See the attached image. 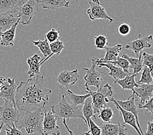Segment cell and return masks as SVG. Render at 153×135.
Returning <instances> with one entry per match:
<instances>
[{
  "label": "cell",
  "instance_id": "6da1fadb",
  "mask_svg": "<svg viewBox=\"0 0 153 135\" xmlns=\"http://www.w3.org/2000/svg\"><path fill=\"white\" fill-rule=\"evenodd\" d=\"M44 81V75H39L20 82L16 88L15 96L16 107L20 111H34L45 108L52 90L46 88Z\"/></svg>",
  "mask_w": 153,
  "mask_h": 135
},
{
  "label": "cell",
  "instance_id": "7a4b0ae2",
  "mask_svg": "<svg viewBox=\"0 0 153 135\" xmlns=\"http://www.w3.org/2000/svg\"><path fill=\"white\" fill-rule=\"evenodd\" d=\"M45 108L34 111H25L24 117L16 124L19 129L24 128L28 134L38 133L43 134L42 124Z\"/></svg>",
  "mask_w": 153,
  "mask_h": 135
},
{
  "label": "cell",
  "instance_id": "3957f363",
  "mask_svg": "<svg viewBox=\"0 0 153 135\" xmlns=\"http://www.w3.org/2000/svg\"><path fill=\"white\" fill-rule=\"evenodd\" d=\"M52 112L57 120L65 119L67 121L72 118H80L87 124L86 120L79 106L68 103L65 100V94H64L63 91L62 93L61 100L52 106Z\"/></svg>",
  "mask_w": 153,
  "mask_h": 135
},
{
  "label": "cell",
  "instance_id": "277c9868",
  "mask_svg": "<svg viewBox=\"0 0 153 135\" xmlns=\"http://www.w3.org/2000/svg\"><path fill=\"white\" fill-rule=\"evenodd\" d=\"M86 93H89L92 99L94 114H97L104 107H106L107 103L110 102L108 97H111L113 93L112 87L108 83H105L102 86H100L96 92L91 90L89 87H85Z\"/></svg>",
  "mask_w": 153,
  "mask_h": 135
},
{
  "label": "cell",
  "instance_id": "5b68a950",
  "mask_svg": "<svg viewBox=\"0 0 153 135\" xmlns=\"http://www.w3.org/2000/svg\"><path fill=\"white\" fill-rule=\"evenodd\" d=\"M4 100V104L0 105V133L5 124L7 125L16 124L21 117L20 111L17 108L16 105L12 101Z\"/></svg>",
  "mask_w": 153,
  "mask_h": 135
},
{
  "label": "cell",
  "instance_id": "8992f818",
  "mask_svg": "<svg viewBox=\"0 0 153 135\" xmlns=\"http://www.w3.org/2000/svg\"><path fill=\"white\" fill-rule=\"evenodd\" d=\"M39 0H28L22 5L20 7L17 13L19 18V23L25 25L30 24L34 15L39 13Z\"/></svg>",
  "mask_w": 153,
  "mask_h": 135
},
{
  "label": "cell",
  "instance_id": "52a82bcc",
  "mask_svg": "<svg viewBox=\"0 0 153 135\" xmlns=\"http://www.w3.org/2000/svg\"><path fill=\"white\" fill-rule=\"evenodd\" d=\"M89 8L87 10L91 20H95L98 19L108 20L111 24L114 21V19L108 16L105 9L102 6L99 0H91L89 1Z\"/></svg>",
  "mask_w": 153,
  "mask_h": 135
},
{
  "label": "cell",
  "instance_id": "ba28073f",
  "mask_svg": "<svg viewBox=\"0 0 153 135\" xmlns=\"http://www.w3.org/2000/svg\"><path fill=\"white\" fill-rule=\"evenodd\" d=\"M91 67L89 68H83L82 70L86 72V75L84 76L85 87H89L91 86H95L98 89L100 88L102 78L101 75L104 72H98L96 70L97 64L94 60L91 59Z\"/></svg>",
  "mask_w": 153,
  "mask_h": 135
},
{
  "label": "cell",
  "instance_id": "9c48e42d",
  "mask_svg": "<svg viewBox=\"0 0 153 135\" xmlns=\"http://www.w3.org/2000/svg\"><path fill=\"white\" fill-rule=\"evenodd\" d=\"M57 119L51 111H45L42 124V135H60V128L57 125Z\"/></svg>",
  "mask_w": 153,
  "mask_h": 135
},
{
  "label": "cell",
  "instance_id": "30bf717a",
  "mask_svg": "<svg viewBox=\"0 0 153 135\" xmlns=\"http://www.w3.org/2000/svg\"><path fill=\"white\" fill-rule=\"evenodd\" d=\"M152 40L153 36L152 35L143 36V37H141V35H140L138 38L127 43L125 48L132 50L136 57H139L140 53L142 52V50L145 48H150L152 47V44L150 42H151Z\"/></svg>",
  "mask_w": 153,
  "mask_h": 135
},
{
  "label": "cell",
  "instance_id": "8fae6325",
  "mask_svg": "<svg viewBox=\"0 0 153 135\" xmlns=\"http://www.w3.org/2000/svg\"><path fill=\"white\" fill-rule=\"evenodd\" d=\"M79 75L78 74V70L68 71L65 70L61 72L56 78V81L61 88L67 87L68 85H74L78 81Z\"/></svg>",
  "mask_w": 153,
  "mask_h": 135
},
{
  "label": "cell",
  "instance_id": "7c38bea8",
  "mask_svg": "<svg viewBox=\"0 0 153 135\" xmlns=\"http://www.w3.org/2000/svg\"><path fill=\"white\" fill-rule=\"evenodd\" d=\"M16 85L15 79L10 77L7 78L0 89V98L12 101L16 105L15 96L16 92Z\"/></svg>",
  "mask_w": 153,
  "mask_h": 135
},
{
  "label": "cell",
  "instance_id": "4fadbf2b",
  "mask_svg": "<svg viewBox=\"0 0 153 135\" xmlns=\"http://www.w3.org/2000/svg\"><path fill=\"white\" fill-rule=\"evenodd\" d=\"M136 100L137 99H136V97H135V94H132V96H130L128 97V99L126 100V101H122V100H116V99H115V101L123 109H125V110L128 112H132V114L135 116V117H136L137 120V125L138 127V128H139L141 134L143 135H145V134H143V130H142L141 127L140 125L139 120H138L139 119L138 118V108L137 107V105H136V103H135V101H136Z\"/></svg>",
  "mask_w": 153,
  "mask_h": 135
},
{
  "label": "cell",
  "instance_id": "5bb4252c",
  "mask_svg": "<svg viewBox=\"0 0 153 135\" xmlns=\"http://www.w3.org/2000/svg\"><path fill=\"white\" fill-rule=\"evenodd\" d=\"M92 59L95 62L98 68L102 67H106L110 70V72H109L108 75L112 77L113 78L115 79V81L117 80H120L123 78H125L127 75H129L124 71L119 66H117L116 65H114L111 63H102L99 60H97L95 57H93Z\"/></svg>",
  "mask_w": 153,
  "mask_h": 135
},
{
  "label": "cell",
  "instance_id": "9a60e30c",
  "mask_svg": "<svg viewBox=\"0 0 153 135\" xmlns=\"http://www.w3.org/2000/svg\"><path fill=\"white\" fill-rule=\"evenodd\" d=\"M139 87H136L133 91V94L140 98V103L138 105H143L152 96L153 84H139Z\"/></svg>",
  "mask_w": 153,
  "mask_h": 135
},
{
  "label": "cell",
  "instance_id": "2e32d148",
  "mask_svg": "<svg viewBox=\"0 0 153 135\" xmlns=\"http://www.w3.org/2000/svg\"><path fill=\"white\" fill-rule=\"evenodd\" d=\"M110 101H111L114 103L115 105V107H117V108L118 109L120 114L123 117V121H124V123L125 124H128V125H130V126H132L133 128L137 131V133H138L139 135H143L141 134V133L140 132V131L138 128V127L137 125V120L136 117H135V116L132 114V112L127 111L125 109H123L121 106H120L117 103V101H115V99L114 98L111 97Z\"/></svg>",
  "mask_w": 153,
  "mask_h": 135
},
{
  "label": "cell",
  "instance_id": "e0dca14e",
  "mask_svg": "<svg viewBox=\"0 0 153 135\" xmlns=\"http://www.w3.org/2000/svg\"><path fill=\"white\" fill-rule=\"evenodd\" d=\"M24 0H0V14L5 13L17 14Z\"/></svg>",
  "mask_w": 153,
  "mask_h": 135
},
{
  "label": "cell",
  "instance_id": "ac0fdd59",
  "mask_svg": "<svg viewBox=\"0 0 153 135\" xmlns=\"http://www.w3.org/2000/svg\"><path fill=\"white\" fill-rule=\"evenodd\" d=\"M19 21L20 20H18L16 23L14 24L9 30H7L5 32L0 31V37L1 38V41H0V45L5 47H13L14 46L16 35V30L18 24H19Z\"/></svg>",
  "mask_w": 153,
  "mask_h": 135
},
{
  "label": "cell",
  "instance_id": "d6986e66",
  "mask_svg": "<svg viewBox=\"0 0 153 135\" xmlns=\"http://www.w3.org/2000/svg\"><path fill=\"white\" fill-rule=\"evenodd\" d=\"M42 59L38 54H35L33 56L29 57L27 59V63L29 65L27 74L30 78L40 75V69L41 66Z\"/></svg>",
  "mask_w": 153,
  "mask_h": 135
},
{
  "label": "cell",
  "instance_id": "ffe728a7",
  "mask_svg": "<svg viewBox=\"0 0 153 135\" xmlns=\"http://www.w3.org/2000/svg\"><path fill=\"white\" fill-rule=\"evenodd\" d=\"M123 49L122 44H117L112 47L105 46L104 49L105 50V55L103 58H96L97 60H99L102 63H108V62L115 61L119 57L120 52Z\"/></svg>",
  "mask_w": 153,
  "mask_h": 135
},
{
  "label": "cell",
  "instance_id": "44dd1931",
  "mask_svg": "<svg viewBox=\"0 0 153 135\" xmlns=\"http://www.w3.org/2000/svg\"><path fill=\"white\" fill-rule=\"evenodd\" d=\"M44 9L57 10L62 7H69V1L67 0H39Z\"/></svg>",
  "mask_w": 153,
  "mask_h": 135
},
{
  "label": "cell",
  "instance_id": "7402d4cb",
  "mask_svg": "<svg viewBox=\"0 0 153 135\" xmlns=\"http://www.w3.org/2000/svg\"><path fill=\"white\" fill-rule=\"evenodd\" d=\"M19 20V18L18 16H14V14H0V31L5 32L9 30Z\"/></svg>",
  "mask_w": 153,
  "mask_h": 135
},
{
  "label": "cell",
  "instance_id": "603a6c76",
  "mask_svg": "<svg viewBox=\"0 0 153 135\" xmlns=\"http://www.w3.org/2000/svg\"><path fill=\"white\" fill-rule=\"evenodd\" d=\"M139 74H132L127 75L125 78L114 81V84H118L123 90H130L132 92L136 87H139L140 85L135 81V77Z\"/></svg>",
  "mask_w": 153,
  "mask_h": 135
},
{
  "label": "cell",
  "instance_id": "cb8c5ba5",
  "mask_svg": "<svg viewBox=\"0 0 153 135\" xmlns=\"http://www.w3.org/2000/svg\"><path fill=\"white\" fill-rule=\"evenodd\" d=\"M122 57L128 60L130 68H132L133 70V74H140V72L143 70L144 66L143 64V62H142V52L140 53L138 58L131 57L125 53L123 55Z\"/></svg>",
  "mask_w": 153,
  "mask_h": 135
},
{
  "label": "cell",
  "instance_id": "d4e9b609",
  "mask_svg": "<svg viewBox=\"0 0 153 135\" xmlns=\"http://www.w3.org/2000/svg\"><path fill=\"white\" fill-rule=\"evenodd\" d=\"M33 44L37 46L39 49L40 52L42 53L44 56V59L41 60V64H42L45 62H46L47 60H48L50 58L52 57L51 54H52V52H51L50 43L47 41V39L45 38L44 41H33Z\"/></svg>",
  "mask_w": 153,
  "mask_h": 135
},
{
  "label": "cell",
  "instance_id": "484cf974",
  "mask_svg": "<svg viewBox=\"0 0 153 135\" xmlns=\"http://www.w3.org/2000/svg\"><path fill=\"white\" fill-rule=\"evenodd\" d=\"M89 97L86 99V100L85 101L84 104H83V107L82 109L83 115V116H84V118L87 122V125L88 126L89 128L90 126L89 120L91 119V118L94 117L96 119V116L94 114L92 100H90Z\"/></svg>",
  "mask_w": 153,
  "mask_h": 135
},
{
  "label": "cell",
  "instance_id": "4316f807",
  "mask_svg": "<svg viewBox=\"0 0 153 135\" xmlns=\"http://www.w3.org/2000/svg\"><path fill=\"white\" fill-rule=\"evenodd\" d=\"M119 124L111 123L106 122L103 123L100 127L101 129V135H118L119 131Z\"/></svg>",
  "mask_w": 153,
  "mask_h": 135
},
{
  "label": "cell",
  "instance_id": "83f0119b",
  "mask_svg": "<svg viewBox=\"0 0 153 135\" xmlns=\"http://www.w3.org/2000/svg\"><path fill=\"white\" fill-rule=\"evenodd\" d=\"M67 95L69 97V99L71 101L72 105L76 106H79L83 105L85 103V101L87 98L91 97V94L89 93H87L85 95H77L72 92L71 90L67 89Z\"/></svg>",
  "mask_w": 153,
  "mask_h": 135
},
{
  "label": "cell",
  "instance_id": "f1b7e54d",
  "mask_svg": "<svg viewBox=\"0 0 153 135\" xmlns=\"http://www.w3.org/2000/svg\"><path fill=\"white\" fill-rule=\"evenodd\" d=\"M113 117H114V111L108 106L102 108L99 111L98 116V118H100L105 123L110 122Z\"/></svg>",
  "mask_w": 153,
  "mask_h": 135
},
{
  "label": "cell",
  "instance_id": "f546056e",
  "mask_svg": "<svg viewBox=\"0 0 153 135\" xmlns=\"http://www.w3.org/2000/svg\"><path fill=\"white\" fill-rule=\"evenodd\" d=\"M153 82V79L151 74V69L149 67L144 66L141 73V77L140 79L137 82V84H151Z\"/></svg>",
  "mask_w": 153,
  "mask_h": 135
},
{
  "label": "cell",
  "instance_id": "4dcf8cb0",
  "mask_svg": "<svg viewBox=\"0 0 153 135\" xmlns=\"http://www.w3.org/2000/svg\"><path fill=\"white\" fill-rule=\"evenodd\" d=\"M108 63H111L112 64H114V65H117L119 67L121 68L123 70L125 71L126 74H130V73L129 72V68H130V63L128 60L124 59L122 57H118L117 59L115 61H111V62H108Z\"/></svg>",
  "mask_w": 153,
  "mask_h": 135
},
{
  "label": "cell",
  "instance_id": "1f68e13d",
  "mask_svg": "<svg viewBox=\"0 0 153 135\" xmlns=\"http://www.w3.org/2000/svg\"><path fill=\"white\" fill-rule=\"evenodd\" d=\"M50 46L51 52H52V54H51L52 56H53V55H59L62 51L65 49L64 44L60 41V39L53 42L50 43Z\"/></svg>",
  "mask_w": 153,
  "mask_h": 135
},
{
  "label": "cell",
  "instance_id": "d6a6232c",
  "mask_svg": "<svg viewBox=\"0 0 153 135\" xmlns=\"http://www.w3.org/2000/svg\"><path fill=\"white\" fill-rule=\"evenodd\" d=\"M94 47L97 49H104L108 44V38L103 35H99L94 38Z\"/></svg>",
  "mask_w": 153,
  "mask_h": 135
},
{
  "label": "cell",
  "instance_id": "836d02e7",
  "mask_svg": "<svg viewBox=\"0 0 153 135\" xmlns=\"http://www.w3.org/2000/svg\"><path fill=\"white\" fill-rule=\"evenodd\" d=\"M59 33L60 32L59 31H57L56 29L53 28L45 35V38L47 39L49 43H52L60 39Z\"/></svg>",
  "mask_w": 153,
  "mask_h": 135
},
{
  "label": "cell",
  "instance_id": "e575fe53",
  "mask_svg": "<svg viewBox=\"0 0 153 135\" xmlns=\"http://www.w3.org/2000/svg\"><path fill=\"white\" fill-rule=\"evenodd\" d=\"M89 128L88 132H86L87 135H101L100 127H98L91 119L89 120Z\"/></svg>",
  "mask_w": 153,
  "mask_h": 135
},
{
  "label": "cell",
  "instance_id": "d590c367",
  "mask_svg": "<svg viewBox=\"0 0 153 135\" xmlns=\"http://www.w3.org/2000/svg\"><path fill=\"white\" fill-rule=\"evenodd\" d=\"M142 62L143 66H146L149 68H153V54L150 55L146 52L143 53V57H142Z\"/></svg>",
  "mask_w": 153,
  "mask_h": 135
},
{
  "label": "cell",
  "instance_id": "8d00e7d4",
  "mask_svg": "<svg viewBox=\"0 0 153 135\" xmlns=\"http://www.w3.org/2000/svg\"><path fill=\"white\" fill-rule=\"evenodd\" d=\"M7 127H9V129H5V135H24L20 129L17 128L15 123H13L12 127H10V125H7Z\"/></svg>",
  "mask_w": 153,
  "mask_h": 135
},
{
  "label": "cell",
  "instance_id": "74e56055",
  "mask_svg": "<svg viewBox=\"0 0 153 135\" xmlns=\"http://www.w3.org/2000/svg\"><path fill=\"white\" fill-rule=\"evenodd\" d=\"M139 108H144L150 114H153V96L143 105H138Z\"/></svg>",
  "mask_w": 153,
  "mask_h": 135
},
{
  "label": "cell",
  "instance_id": "f35d334b",
  "mask_svg": "<svg viewBox=\"0 0 153 135\" xmlns=\"http://www.w3.org/2000/svg\"><path fill=\"white\" fill-rule=\"evenodd\" d=\"M118 31L121 36H127L130 34L131 31V27L129 24L124 23L119 25L118 28Z\"/></svg>",
  "mask_w": 153,
  "mask_h": 135
},
{
  "label": "cell",
  "instance_id": "ab89813d",
  "mask_svg": "<svg viewBox=\"0 0 153 135\" xmlns=\"http://www.w3.org/2000/svg\"><path fill=\"white\" fill-rule=\"evenodd\" d=\"M128 129L126 128L125 123L119 124V131L118 135H128Z\"/></svg>",
  "mask_w": 153,
  "mask_h": 135
},
{
  "label": "cell",
  "instance_id": "60d3db41",
  "mask_svg": "<svg viewBox=\"0 0 153 135\" xmlns=\"http://www.w3.org/2000/svg\"><path fill=\"white\" fill-rule=\"evenodd\" d=\"M145 135H153V122L151 120L147 122V131Z\"/></svg>",
  "mask_w": 153,
  "mask_h": 135
},
{
  "label": "cell",
  "instance_id": "b9f144b4",
  "mask_svg": "<svg viewBox=\"0 0 153 135\" xmlns=\"http://www.w3.org/2000/svg\"><path fill=\"white\" fill-rule=\"evenodd\" d=\"M63 125H65V128L67 129V131L68 132V133H69V134L70 135H75L74 133H73V132H72V131L69 129V127H68V125H67V120H63ZM82 135H87V134H86V133H83Z\"/></svg>",
  "mask_w": 153,
  "mask_h": 135
},
{
  "label": "cell",
  "instance_id": "7bdbcfd3",
  "mask_svg": "<svg viewBox=\"0 0 153 135\" xmlns=\"http://www.w3.org/2000/svg\"><path fill=\"white\" fill-rule=\"evenodd\" d=\"M6 79H7V78L3 77H2V76H0V89H1V86L3 84V83L6 81Z\"/></svg>",
  "mask_w": 153,
  "mask_h": 135
},
{
  "label": "cell",
  "instance_id": "ee69618b",
  "mask_svg": "<svg viewBox=\"0 0 153 135\" xmlns=\"http://www.w3.org/2000/svg\"><path fill=\"white\" fill-rule=\"evenodd\" d=\"M151 77L153 79V68H151Z\"/></svg>",
  "mask_w": 153,
  "mask_h": 135
},
{
  "label": "cell",
  "instance_id": "f6af8a7d",
  "mask_svg": "<svg viewBox=\"0 0 153 135\" xmlns=\"http://www.w3.org/2000/svg\"><path fill=\"white\" fill-rule=\"evenodd\" d=\"M151 1H153V0H151Z\"/></svg>",
  "mask_w": 153,
  "mask_h": 135
},
{
  "label": "cell",
  "instance_id": "bcb514c9",
  "mask_svg": "<svg viewBox=\"0 0 153 135\" xmlns=\"http://www.w3.org/2000/svg\"><path fill=\"white\" fill-rule=\"evenodd\" d=\"M0 125H1V123H0Z\"/></svg>",
  "mask_w": 153,
  "mask_h": 135
}]
</instances>
